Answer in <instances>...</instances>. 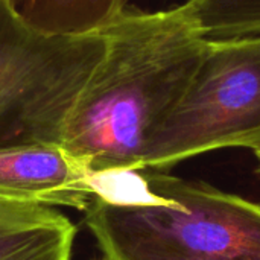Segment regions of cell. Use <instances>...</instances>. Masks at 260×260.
<instances>
[{"label": "cell", "mask_w": 260, "mask_h": 260, "mask_svg": "<svg viewBox=\"0 0 260 260\" xmlns=\"http://www.w3.org/2000/svg\"><path fill=\"white\" fill-rule=\"evenodd\" d=\"M104 34L105 55L70 110L59 145L93 171L145 169L148 140L183 98L209 40L180 6L126 9Z\"/></svg>", "instance_id": "6da1fadb"}, {"label": "cell", "mask_w": 260, "mask_h": 260, "mask_svg": "<svg viewBox=\"0 0 260 260\" xmlns=\"http://www.w3.org/2000/svg\"><path fill=\"white\" fill-rule=\"evenodd\" d=\"M171 206L91 200L84 224L104 260H260V204L206 181L145 168Z\"/></svg>", "instance_id": "7a4b0ae2"}, {"label": "cell", "mask_w": 260, "mask_h": 260, "mask_svg": "<svg viewBox=\"0 0 260 260\" xmlns=\"http://www.w3.org/2000/svg\"><path fill=\"white\" fill-rule=\"evenodd\" d=\"M227 148H260V35L207 41L183 98L151 134L143 166L168 172Z\"/></svg>", "instance_id": "3957f363"}, {"label": "cell", "mask_w": 260, "mask_h": 260, "mask_svg": "<svg viewBox=\"0 0 260 260\" xmlns=\"http://www.w3.org/2000/svg\"><path fill=\"white\" fill-rule=\"evenodd\" d=\"M107 50L105 34L49 38L0 0V148L56 142Z\"/></svg>", "instance_id": "277c9868"}, {"label": "cell", "mask_w": 260, "mask_h": 260, "mask_svg": "<svg viewBox=\"0 0 260 260\" xmlns=\"http://www.w3.org/2000/svg\"><path fill=\"white\" fill-rule=\"evenodd\" d=\"M91 168L56 142L0 148V198L85 212Z\"/></svg>", "instance_id": "5b68a950"}, {"label": "cell", "mask_w": 260, "mask_h": 260, "mask_svg": "<svg viewBox=\"0 0 260 260\" xmlns=\"http://www.w3.org/2000/svg\"><path fill=\"white\" fill-rule=\"evenodd\" d=\"M76 233L55 207L0 198V260H72Z\"/></svg>", "instance_id": "8992f818"}, {"label": "cell", "mask_w": 260, "mask_h": 260, "mask_svg": "<svg viewBox=\"0 0 260 260\" xmlns=\"http://www.w3.org/2000/svg\"><path fill=\"white\" fill-rule=\"evenodd\" d=\"M32 32L49 38L102 34L128 9V0H2Z\"/></svg>", "instance_id": "52a82bcc"}, {"label": "cell", "mask_w": 260, "mask_h": 260, "mask_svg": "<svg viewBox=\"0 0 260 260\" xmlns=\"http://www.w3.org/2000/svg\"><path fill=\"white\" fill-rule=\"evenodd\" d=\"M180 8L207 40L260 35V0H187Z\"/></svg>", "instance_id": "ba28073f"}, {"label": "cell", "mask_w": 260, "mask_h": 260, "mask_svg": "<svg viewBox=\"0 0 260 260\" xmlns=\"http://www.w3.org/2000/svg\"><path fill=\"white\" fill-rule=\"evenodd\" d=\"M88 189L93 200L113 206H171L175 203L151 189L145 169L91 171Z\"/></svg>", "instance_id": "9c48e42d"}, {"label": "cell", "mask_w": 260, "mask_h": 260, "mask_svg": "<svg viewBox=\"0 0 260 260\" xmlns=\"http://www.w3.org/2000/svg\"><path fill=\"white\" fill-rule=\"evenodd\" d=\"M254 154H256V157H257V161H259V171H260V148L257 151H254Z\"/></svg>", "instance_id": "30bf717a"}]
</instances>
